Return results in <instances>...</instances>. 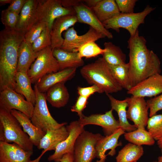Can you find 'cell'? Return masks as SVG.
I'll return each mask as SVG.
<instances>
[{
  "label": "cell",
  "instance_id": "1",
  "mask_svg": "<svg viewBox=\"0 0 162 162\" xmlns=\"http://www.w3.org/2000/svg\"><path fill=\"white\" fill-rule=\"evenodd\" d=\"M129 49V83L131 88L156 74H160V62L157 55L147 47L146 41L138 30L128 40Z\"/></svg>",
  "mask_w": 162,
  "mask_h": 162
},
{
  "label": "cell",
  "instance_id": "2",
  "mask_svg": "<svg viewBox=\"0 0 162 162\" xmlns=\"http://www.w3.org/2000/svg\"><path fill=\"white\" fill-rule=\"evenodd\" d=\"M24 36L15 30L4 28L0 32V91L14 90L19 47Z\"/></svg>",
  "mask_w": 162,
  "mask_h": 162
},
{
  "label": "cell",
  "instance_id": "3",
  "mask_svg": "<svg viewBox=\"0 0 162 162\" xmlns=\"http://www.w3.org/2000/svg\"><path fill=\"white\" fill-rule=\"evenodd\" d=\"M80 72L89 84L97 86L106 94L116 93L123 89L113 77L102 57L83 66Z\"/></svg>",
  "mask_w": 162,
  "mask_h": 162
},
{
  "label": "cell",
  "instance_id": "4",
  "mask_svg": "<svg viewBox=\"0 0 162 162\" xmlns=\"http://www.w3.org/2000/svg\"><path fill=\"white\" fill-rule=\"evenodd\" d=\"M22 127L10 112L0 108V141L13 142L26 150L33 151L34 145Z\"/></svg>",
  "mask_w": 162,
  "mask_h": 162
},
{
  "label": "cell",
  "instance_id": "5",
  "mask_svg": "<svg viewBox=\"0 0 162 162\" xmlns=\"http://www.w3.org/2000/svg\"><path fill=\"white\" fill-rule=\"evenodd\" d=\"M155 9L148 5L141 12L130 14L120 13L102 23L107 30L112 29L117 32H119L120 28L125 29L128 31L130 36H132L138 30L139 26L144 23L145 19L147 16Z\"/></svg>",
  "mask_w": 162,
  "mask_h": 162
},
{
  "label": "cell",
  "instance_id": "6",
  "mask_svg": "<svg viewBox=\"0 0 162 162\" xmlns=\"http://www.w3.org/2000/svg\"><path fill=\"white\" fill-rule=\"evenodd\" d=\"M59 71L58 62L50 46L38 52L37 58L27 73L32 83L35 84L46 75Z\"/></svg>",
  "mask_w": 162,
  "mask_h": 162
},
{
  "label": "cell",
  "instance_id": "7",
  "mask_svg": "<svg viewBox=\"0 0 162 162\" xmlns=\"http://www.w3.org/2000/svg\"><path fill=\"white\" fill-rule=\"evenodd\" d=\"M34 90L36 101L31 118L33 124L45 133L48 130L56 129L66 125V122L58 123L51 115L47 106L45 93L39 91L35 85Z\"/></svg>",
  "mask_w": 162,
  "mask_h": 162
},
{
  "label": "cell",
  "instance_id": "8",
  "mask_svg": "<svg viewBox=\"0 0 162 162\" xmlns=\"http://www.w3.org/2000/svg\"><path fill=\"white\" fill-rule=\"evenodd\" d=\"M103 136L84 130L78 136L74 147L73 162H92L97 157L96 145Z\"/></svg>",
  "mask_w": 162,
  "mask_h": 162
},
{
  "label": "cell",
  "instance_id": "9",
  "mask_svg": "<svg viewBox=\"0 0 162 162\" xmlns=\"http://www.w3.org/2000/svg\"><path fill=\"white\" fill-rule=\"evenodd\" d=\"M36 12L37 21L46 23L50 29L57 18L68 15H76L74 8H64L60 0H38Z\"/></svg>",
  "mask_w": 162,
  "mask_h": 162
},
{
  "label": "cell",
  "instance_id": "10",
  "mask_svg": "<svg viewBox=\"0 0 162 162\" xmlns=\"http://www.w3.org/2000/svg\"><path fill=\"white\" fill-rule=\"evenodd\" d=\"M34 106L25 100L15 90L7 88L0 91V108L8 112L15 110L21 112L31 118Z\"/></svg>",
  "mask_w": 162,
  "mask_h": 162
},
{
  "label": "cell",
  "instance_id": "11",
  "mask_svg": "<svg viewBox=\"0 0 162 162\" xmlns=\"http://www.w3.org/2000/svg\"><path fill=\"white\" fill-rule=\"evenodd\" d=\"M63 34V43L60 48L68 52H73L89 41H95L106 37L102 34L91 27L86 33L82 35H79L77 34L74 26L65 31Z\"/></svg>",
  "mask_w": 162,
  "mask_h": 162
},
{
  "label": "cell",
  "instance_id": "12",
  "mask_svg": "<svg viewBox=\"0 0 162 162\" xmlns=\"http://www.w3.org/2000/svg\"><path fill=\"white\" fill-rule=\"evenodd\" d=\"M128 103L127 117L137 128L145 129L148 118V108L145 98L131 95L126 98Z\"/></svg>",
  "mask_w": 162,
  "mask_h": 162
},
{
  "label": "cell",
  "instance_id": "13",
  "mask_svg": "<svg viewBox=\"0 0 162 162\" xmlns=\"http://www.w3.org/2000/svg\"><path fill=\"white\" fill-rule=\"evenodd\" d=\"M67 127L69 133L68 136L58 145L54 153L48 157L49 161L57 162L65 154L73 153L76 141L79 135L85 130L84 126L81 125L78 121L72 122Z\"/></svg>",
  "mask_w": 162,
  "mask_h": 162
},
{
  "label": "cell",
  "instance_id": "14",
  "mask_svg": "<svg viewBox=\"0 0 162 162\" xmlns=\"http://www.w3.org/2000/svg\"><path fill=\"white\" fill-rule=\"evenodd\" d=\"M113 110L106 112L103 114H97L88 116H84L78 120L80 124L84 127L89 124H93L101 127L105 136H109L120 128L118 120H116L113 114Z\"/></svg>",
  "mask_w": 162,
  "mask_h": 162
},
{
  "label": "cell",
  "instance_id": "15",
  "mask_svg": "<svg viewBox=\"0 0 162 162\" xmlns=\"http://www.w3.org/2000/svg\"><path fill=\"white\" fill-rule=\"evenodd\" d=\"M128 94L143 97H155L162 93V75H153L127 91Z\"/></svg>",
  "mask_w": 162,
  "mask_h": 162
},
{
  "label": "cell",
  "instance_id": "16",
  "mask_svg": "<svg viewBox=\"0 0 162 162\" xmlns=\"http://www.w3.org/2000/svg\"><path fill=\"white\" fill-rule=\"evenodd\" d=\"M74 9L78 22L88 24L109 39L113 38L112 34L104 27L91 8L81 2Z\"/></svg>",
  "mask_w": 162,
  "mask_h": 162
},
{
  "label": "cell",
  "instance_id": "17",
  "mask_svg": "<svg viewBox=\"0 0 162 162\" xmlns=\"http://www.w3.org/2000/svg\"><path fill=\"white\" fill-rule=\"evenodd\" d=\"M125 132L120 128L110 136H103L98 141L95 146V149L96 157L100 159L99 162H105L108 155L113 156L115 154L116 148L122 145L121 142H118V139L122 135L125 133Z\"/></svg>",
  "mask_w": 162,
  "mask_h": 162
},
{
  "label": "cell",
  "instance_id": "18",
  "mask_svg": "<svg viewBox=\"0 0 162 162\" xmlns=\"http://www.w3.org/2000/svg\"><path fill=\"white\" fill-rule=\"evenodd\" d=\"M33 154L16 143L0 141V162H30Z\"/></svg>",
  "mask_w": 162,
  "mask_h": 162
},
{
  "label": "cell",
  "instance_id": "19",
  "mask_svg": "<svg viewBox=\"0 0 162 162\" xmlns=\"http://www.w3.org/2000/svg\"><path fill=\"white\" fill-rule=\"evenodd\" d=\"M77 22L76 15L61 17L54 21L50 30L51 39V47L53 50L61 47L64 40L62 36V33L73 26Z\"/></svg>",
  "mask_w": 162,
  "mask_h": 162
},
{
  "label": "cell",
  "instance_id": "20",
  "mask_svg": "<svg viewBox=\"0 0 162 162\" xmlns=\"http://www.w3.org/2000/svg\"><path fill=\"white\" fill-rule=\"evenodd\" d=\"M38 4V0H27L19 15L15 30L24 36L37 21Z\"/></svg>",
  "mask_w": 162,
  "mask_h": 162
},
{
  "label": "cell",
  "instance_id": "21",
  "mask_svg": "<svg viewBox=\"0 0 162 162\" xmlns=\"http://www.w3.org/2000/svg\"><path fill=\"white\" fill-rule=\"evenodd\" d=\"M65 125L56 129L47 131L37 147L39 149H44L41 154L38 157L39 159H40L46 151L55 150L58 145L67 137L69 133L67 126Z\"/></svg>",
  "mask_w": 162,
  "mask_h": 162
},
{
  "label": "cell",
  "instance_id": "22",
  "mask_svg": "<svg viewBox=\"0 0 162 162\" xmlns=\"http://www.w3.org/2000/svg\"><path fill=\"white\" fill-rule=\"evenodd\" d=\"M76 69L68 68L48 74L43 77L35 85L39 91L46 93L52 86L60 82H65L72 79L75 75Z\"/></svg>",
  "mask_w": 162,
  "mask_h": 162
},
{
  "label": "cell",
  "instance_id": "23",
  "mask_svg": "<svg viewBox=\"0 0 162 162\" xmlns=\"http://www.w3.org/2000/svg\"><path fill=\"white\" fill-rule=\"evenodd\" d=\"M10 112L19 122L24 131L28 135L34 146H38L46 133L34 124L31 119L24 113L15 110H11Z\"/></svg>",
  "mask_w": 162,
  "mask_h": 162
},
{
  "label": "cell",
  "instance_id": "24",
  "mask_svg": "<svg viewBox=\"0 0 162 162\" xmlns=\"http://www.w3.org/2000/svg\"><path fill=\"white\" fill-rule=\"evenodd\" d=\"M54 56L59 65V71L70 68H76L82 66L84 62L78 52H68L58 48L53 50Z\"/></svg>",
  "mask_w": 162,
  "mask_h": 162
},
{
  "label": "cell",
  "instance_id": "25",
  "mask_svg": "<svg viewBox=\"0 0 162 162\" xmlns=\"http://www.w3.org/2000/svg\"><path fill=\"white\" fill-rule=\"evenodd\" d=\"M64 83L56 84L50 87L45 93L46 101L54 107H64L69 101V94Z\"/></svg>",
  "mask_w": 162,
  "mask_h": 162
},
{
  "label": "cell",
  "instance_id": "26",
  "mask_svg": "<svg viewBox=\"0 0 162 162\" xmlns=\"http://www.w3.org/2000/svg\"><path fill=\"white\" fill-rule=\"evenodd\" d=\"M38 52L33 49L32 44L24 40L20 45L18 53L17 72L27 73L37 58Z\"/></svg>",
  "mask_w": 162,
  "mask_h": 162
},
{
  "label": "cell",
  "instance_id": "27",
  "mask_svg": "<svg viewBox=\"0 0 162 162\" xmlns=\"http://www.w3.org/2000/svg\"><path fill=\"white\" fill-rule=\"evenodd\" d=\"M106 94L110 100L111 109L116 111L118 114L120 128L127 132L137 129V128L134 124H131L128 121L126 110L128 103L126 98L123 100H119L110 94Z\"/></svg>",
  "mask_w": 162,
  "mask_h": 162
},
{
  "label": "cell",
  "instance_id": "28",
  "mask_svg": "<svg viewBox=\"0 0 162 162\" xmlns=\"http://www.w3.org/2000/svg\"><path fill=\"white\" fill-rule=\"evenodd\" d=\"M15 82L14 90L23 96L27 100L34 106L36 101V93L32 88V83L27 73L17 72L15 77Z\"/></svg>",
  "mask_w": 162,
  "mask_h": 162
},
{
  "label": "cell",
  "instance_id": "29",
  "mask_svg": "<svg viewBox=\"0 0 162 162\" xmlns=\"http://www.w3.org/2000/svg\"><path fill=\"white\" fill-rule=\"evenodd\" d=\"M91 9L102 23L121 13L115 0H100L95 6Z\"/></svg>",
  "mask_w": 162,
  "mask_h": 162
},
{
  "label": "cell",
  "instance_id": "30",
  "mask_svg": "<svg viewBox=\"0 0 162 162\" xmlns=\"http://www.w3.org/2000/svg\"><path fill=\"white\" fill-rule=\"evenodd\" d=\"M144 150L142 146L131 143L125 145L118 152L116 162H136L142 156Z\"/></svg>",
  "mask_w": 162,
  "mask_h": 162
},
{
  "label": "cell",
  "instance_id": "31",
  "mask_svg": "<svg viewBox=\"0 0 162 162\" xmlns=\"http://www.w3.org/2000/svg\"><path fill=\"white\" fill-rule=\"evenodd\" d=\"M106 51L102 55V58L109 65H116L125 63L126 57L120 48L112 43L105 42L104 44Z\"/></svg>",
  "mask_w": 162,
  "mask_h": 162
},
{
  "label": "cell",
  "instance_id": "32",
  "mask_svg": "<svg viewBox=\"0 0 162 162\" xmlns=\"http://www.w3.org/2000/svg\"><path fill=\"white\" fill-rule=\"evenodd\" d=\"M125 139L132 143L138 146H152L155 140L150 133L145 129L137 128L124 134Z\"/></svg>",
  "mask_w": 162,
  "mask_h": 162
},
{
  "label": "cell",
  "instance_id": "33",
  "mask_svg": "<svg viewBox=\"0 0 162 162\" xmlns=\"http://www.w3.org/2000/svg\"><path fill=\"white\" fill-rule=\"evenodd\" d=\"M108 65L113 77L122 87L127 91L130 90L131 88L129 83L128 63Z\"/></svg>",
  "mask_w": 162,
  "mask_h": 162
},
{
  "label": "cell",
  "instance_id": "34",
  "mask_svg": "<svg viewBox=\"0 0 162 162\" xmlns=\"http://www.w3.org/2000/svg\"><path fill=\"white\" fill-rule=\"evenodd\" d=\"M104 48H101L94 41L88 42L73 52H78L79 56L82 58H90L95 57L100 55H103L106 51Z\"/></svg>",
  "mask_w": 162,
  "mask_h": 162
},
{
  "label": "cell",
  "instance_id": "35",
  "mask_svg": "<svg viewBox=\"0 0 162 162\" xmlns=\"http://www.w3.org/2000/svg\"><path fill=\"white\" fill-rule=\"evenodd\" d=\"M148 131L155 140L162 137V114H155L148 118L147 124Z\"/></svg>",
  "mask_w": 162,
  "mask_h": 162
},
{
  "label": "cell",
  "instance_id": "36",
  "mask_svg": "<svg viewBox=\"0 0 162 162\" xmlns=\"http://www.w3.org/2000/svg\"><path fill=\"white\" fill-rule=\"evenodd\" d=\"M51 45L50 30L48 27L43 30L32 44V48L36 52H38L49 46H51Z\"/></svg>",
  "mask_w": 162,
  "mask_h": 162
},
{
  "label": "cell",
  "instance_id": "37",
  "mask_svg": "<svg viewBox=\"0 0 162 162\" xmlns=\"http://www.w3.org/2000/svg\"><path fill=\"white\" fill-rule=\"evenodd\" d=\"M47 27L48 26L45 22L37 21L24 35L25 40L32 44Z\"/></svg>",
  "mask_w": 162,
  "mask_h": 162
},
{
  "label": "cell",
  "instance_id": "38",
  "mask_svg": "<svg viewBox=\"0 0 162 162\" xmlns=\"http://www.w3.org/2000/svg\"><path fill=\"white\" fill-rule=\"evenodd\" d=\"M19 18V14L7 9L2 11L1 20L5 28L15 30Z\"/></svg>",
  "mask_w": 162,
  "mask_h": 162
},
{
  "label": "cell",
  "instance_id": "39",
  "mask_svg": "<svg viewBox=\"0 0 162 162\" xmlns=\"http://www.w3.org/2000/svg\"><path fill=\"white\" fill-rule=\"evenodd\" d=\"M146 101L149 109V117L156 114L158 111L162 110V93L160 95L150 98Z\"/></svg>",
  "mask_w": 162,
  "mask_h": 162
},
{
  "label": "cell",
  "instance_id": "40",
  "mask_svg": "<svg viewBox=\"0 0 162 162\" xmlns=\"http://www.w3.org/2000/svg\"><path fill=\"white\" fill-rule=\"evenodd\" d=\"M119 10L122 14H130L134 10L136 0H116Z\"/></svg>",
  "mask_w": 162,
  "mask_h": 162
},
{
  "label": "cell",
  "instance_id": "41",
  "mask_svg": "<svg viewBox=\"0 0 162 162\" xmlns=\"http://www.w3.org/2000/svg\"><path fill=\"white\" fill-rule=\"evenodd\" d=\"M88 98L87 97L79 95L75 104L71 108V111L72 112L77 113L80 117L79 119L82 118L84 116L82 113V112L86 106Z\"/></svg>",
  "mask_w": 162,
  "mask_h": 162
},
{
  "label": "cell",
  "instance_id": "42",
  "mask_svg": "<svg viewBox=\"0 0 162 162\" xmlns=\"http://www.w3.org/2000/svg\"><path fill=\"white\" fill-rule=\"evenodd\" d=\"M77 93L79 95L89 98L95 92L99 93H104L97 86L93 85L92 86L82 87L79 86L77 88Z\"/></svg>",
  "mask_w": 162,
  "mask_h": 162
},
{
  "label": "cell",
  "instance_id": "43",
  "mask_svg": "<svg viewBox=\"0 0 162 162\" xmlns=\"http://www.w3.org/2000/svg\"><path fill=\"white\" fill-rule=\"evenodd\" d=\"M27 1V0H13L7 9L19 15Z\"/></svg>",
  "mask_w": 162,
  "mask_h": 162
},
{
  "label": "cell",
  "instance_id": "44",
  "mask_svg": "<svg viewBox=\"0 0 162 162\" xmlns=\"http://www.w3.org/2000/svg\"><path fill=\"white\" fill-rule=\"evenodd\" d=\"M62 5L68 8H74L75 6L81 2L82 0H60Z\"/></svg>",
  "mask_w": 162,
  "mask_h": 162
},
{
  "label": "cell",
  "instance_id": "45",
  "mask_svg": "<svg viewBox=\"0 0 162 162\" xmlns=\"http://www.w3.org/2000/svg\"><path fill=\"white\" fill-rule=\"evenodd\" d=\"M73 153H68L64 155L57 162H73Z\"/></svg>",
  "mask_w": 162,
  "mask_h": 162
},
{
  "label": "cell",
  "instance_id": "46",
  "mask_svg": "<svg viewBox=\"0 0 162 162\" xmlns=\"http://www.w3.org/2000/svg\"><path fill=\"white\" fill-rule=\"evenodd\" d=\"M100 0H84L83 2L89 8H92L96 6Z\"/></svg>",
  "mask_w": 162,
  "mask_h": 162
},
{
  "label": "cell",
  "instance_id": "47",
  "mask_svg": "<svg viewBox=\"0 0 162 162\" xmlns=\"http://www.w3.org/2000/svg\"><path fill=\"white\" fill-rule=\"evenodd\" d=\"M13 0H0V5H3L6 4H10Z\"/></svg>",
  "mask_w": 162,
  "mask_h": 162
},
{
  "label": "cell",
  "instance_id": "48",
  "mask_svg": "<svg viewBox=\"0 0 162 162\" xmlns=\"http://www.w3.org/2000/svg\"><path fill=\"white\" fill-rule=\"evenodd\" d=\"M158 147L160 149H162V137L157 141Z\"/></svg>",
  "mask_w": 162,
  "mask_h": 162
},
{
  "label": "cell",
  "instance_id": "49",
  "mask_svg": "<svg viewBox=\"0 0 162 162\" xmlns=\"http://www.w3.org/2000/svg\"><path fill=\"white\" fill-rule=\"evenodd\" d=\"M161 149V155L159 156L158 158V162H162V149Z\"/></svg>",
  "mask_w": 162,
  "mask_h": 162
},
{
  "label": "cell",
  "instance_id": "50",
  "mask_svg": "<svg viewBox=\"0 0 162 162\" xmlns=\"http://www.w3.org/2000/svg\"><path fill=\"white\" fill-rule=\"evenodd\" d=\"M154 162H158L157 161H154Z\"/></svg>",
  "mask_w": 162,
  "mask_h": 162
}]
</instances>
